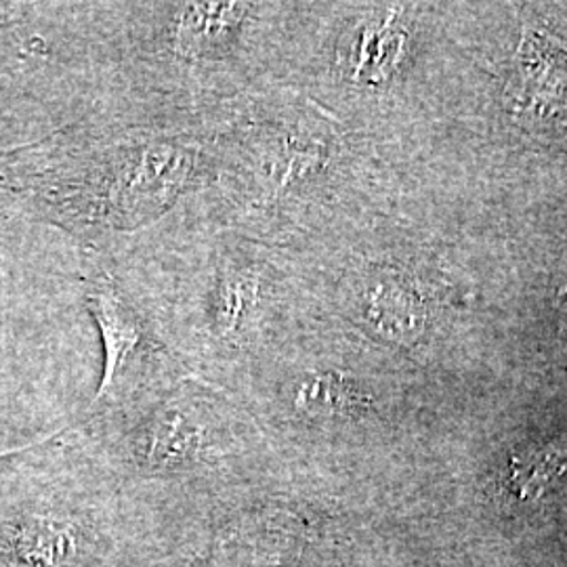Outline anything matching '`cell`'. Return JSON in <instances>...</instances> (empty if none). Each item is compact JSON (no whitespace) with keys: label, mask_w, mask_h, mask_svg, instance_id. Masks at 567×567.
<instances>
[{"label":"cell","mask_w":567,"mask_h":567,"mask_svg":"<svg viewBox=\"0 0 567 567\" xmlns=\"http://www.w3.org/2000/svg\"><path fill=\"white\" fill-rule=\"evenodd\" d=\"M288 2L126 0L49 7L70 121L219 126L276 84Z\"/></svg>","instance_id":"cell-1"},{"label":"cell","mask_w":567,"mask_h":567,"mask_svg":"<svg viewBox=\"0 0 567 567\" xmlns=\"http://www.w3.org/2000/svg\"><path fill=\"white\" fill-rule=\"evenodd\" d=\"M182 364L240 398L301 330L299 261L187 204L110 257Z\"/></svg>","instance_id":"cell-2"},{"label":"cell","mask_w":567,"mask_h":567,"mask_svg":"<svg viewBox=\"0 0 567 567\" xmlns=\"http://www.w3.org/2000/svg\"><path fill=\"white\" fill-rule=\"evenodd\" d=\"M219 126L68 122L0 150V192L86 255L110 257L213 189Z\"/></svg>","instance_id":"cell-3"},{"label":"cell","mask_w":567,"mask_h":567,"mask_svg":"<svg viewBox=\"0 0 567 567\" xmlns=\"http://www.w3.org/2000/svg\"><path fill=\"white\" fill-rule=\"evenodd\" d=\"M217 179L204 215L250 240L297 250L316 213L349 183L343 133L318 103L271 84L244 100L215 135Z\"/></svg>","instance_id":"cell-4"},{"label":"cell","mask_w":567,"mask_h":567,"mask_svg":"<svg viewBox=\"0 0 567 567\" xmlns=\"http://www.w3.org/2000/svg\"><path fill=\"white\" fill-rule=\"evenodd\" d=\"M79 425L93 429L110 465L137 480H229L265 465V433L252 414L196 374Z\"/></svg>","instance_id":"cell-5"},{"label":"cell","mask_w":567,"mask_h":567,"mask_svg":"<svg viewBox=\"0 0 567 567\" xmlns=\"http://www.w3.org/2000/svg\"><path fill=\"white\" fill-rule=\"evenodd\" d=\"M82 307L102 349L100 385L84 410L86 416L192 374L116 274L93 255L82 278Z\"/></svg>","instance_id":"cell-6"},{"label":"cell","mask_w":567,"mask_h":567,"mask_svg":"<svg viewBox=\"0 0 567 567\" xmlns=\"http://www.w3.org/2000/svg\"><path fill=\"white\" fill-rule=\"evenodd\" d=\"M559 313H561L564 326H567V284L559 290Z\"/></svg>","instance_id":"cell-7"}]
</instances>
